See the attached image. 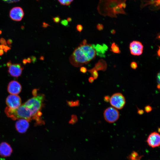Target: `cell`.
I'll return each instance as SVG.
<instances>
[{
	"mask_svg": "<svg viewBox=\"0 0 160 160\" xmlns=\"http://www.w3.org/2000/svg\"><path fill=\"white\" fill-rule=\"evenodd\" d=\"M22 62H23V64L24 65H26L27 63V61L26 59H23V60Z\"/></svg>",
	"mask_w": 160,
	"mask_h": 160,
	"instance_id": "ab89813d",
	"label": "cell"
},
{
	"mask_svg": "<svg viewBox=\"0 0 160 160\" xmlns=\"http://www.w3.org/2000/svg\"><path fill=\"white\" fill-rule=\"evenodd\" d=\"M92 46L95 50L96 55L101 57H105V54L108 49V46L105 44H103L102 45L99 44L96 45L92 44Z\"/></svg>",
	"mask_w": 160,
	"mask_h": 160,
	"instance_id": "5bb4252c",
	"label": "cell"
},
{
	"mask_svg": "<svg viewBox=\"0 0 160 160\" xmlns=\"http://www.w3.org/2000/svg\"><path fill=\"white\" fill-rule=\"evenodd\" d=\"M130 66L131 68L133 69H135L137 67V64L136 62L132 61L131 63Z\"/></svg>",
	"mask_w": 160,
	"mask_h": 160,
	"instance_id": "7402d4cb",
	"label": "cell"
},
{
	"mask_svg": "<svg viewBox=\"0 0 160 160\" xmlns=\"http://www.w3.org/2000/svg\"><path fill=\"white\" fill-rule=\"evenodd\" d=\"M152 110V107L150 105H147L144 108L145 111L147 113L151 112Z\"/></svg>",
	"mask_w": 160,
	"mask_h": 160,
	"instance_id": "44dd1931",
	"label": "cell"
},
{
	"mask_svg": "<svg viewBox=\"0 0 160 160\" xmlns=\"http://www.w3.org/2000/svg\"><path fill=\"white\" fill-rule=\"evenodd\" d=\"M6 104L7 107L11 109H16L21 105L20 97L17 95L11 94L6 99Z\"/></svg>",
	"mask_w": 160,
	"mask_h": 160,
	"instance_id": "8992f818",
	"label": "cell"
},
{
	"mask_svg": "<svg viewBox=\"0 0 160 160\" xmlns=\"http://www.w3.org/2000/svg\"><path fill=\"white\" fill-rule=\"evenodd\" d=\"M60 23L62 25L65 26H66L68 25V22L66 20H62Z\"/></svg>",
	"mask_w": 160,
	"mask_h": 160,
	"instance_id": "cb8c5ba5",
	"label": "cell"
},
{
	"mask_svg": "<svg viewBox=\"0 0 160 160\" xmlns=\"http://www.w3.org/2000/svg\"><path fill=\"white\" fill-rule=\"evenodd\" d=\"M110 50L114 53L119 54L121 52L118 46L114 42L112 43Z\"/></svg>",
	"mask_w": 160,
	"mask_h": 160,
	"instance_id": "2e32d148",
	"label": "cell"
},
{
	"mask_svg": "<svg viewBox=\"0 0 160 160\" xmlns=\"http://www.w3.org/2000/svg\"></svg>",
	"mask_w": 160,
	"mask_h": 160,
	"instance_id": "f907efd6",
	"label": "cell"
},
{
	"mask_svg": "<svg viewBox=\"0 0 160 160\" xmlns=\"http://www.w3.org/2000/svg\"><path fill=\"white\" fill-rule=\"evenodd\" d=\"M156 87L158 89H159L160 87V84H158L156 86Z\"/></svg>",
	"mask_w": 160,
	"mask_h": 160,
	"instance_id": "c3c4849f",
	"label": "cell"
},
{
	"mask_svg": "<svg viewBox=\"0 0 160 160\" xmlns=\"http://www.w3.org/2000/svg\"><path fill=\"white\" fill-rule=\"evenodd\" d=\"M29 122L25 119H19L15 123V128L16 130L20 133H25L29 127Z\"/></svg>",
	"mask_w": 160,
	"mask_h": 160,
	"instance_id": "7c38bea8",
	"label": "cell"
},
{
	"mask_svg": "<svg viewBox=\"0 0 160 160\" xmlns=\"http://www.w3.org/2000/svg\"><path fill=\"white\" fill-rule=\"evenodd\" d=\"M77 30L80 33H81L83 29L82 25L81 24H78L76 26Z\"/></svg>",
	"mask_w": 160,
	"mask_h": 160,
	"instance_id": "603a6c76",
	"label": "cell"
},
{
	"mask_svg": "<svg viewBox=\"0 0 160 160\" xmlns=\"http://www.w3.org/2000/svg\"><path fill=\"white\" fill-rule=\"evenodd\" d=\"M110 97L108 95H106L104 97V100L106 102H109L110 100Z\"/></svg>",
	"mask_w": 160,
	"mask_h": 160,
	"instance_id": "4dcf8cb0",
	"label": "cell"
},
{
	"mask_svg": "<svg viewBox=\"0 0 160 160\" xmlns=\"http://www.w3.org/2000/svg\"><path fill=\"white\" fill-rule=\"evenodd\" d=\"M6 50H8L11 49V48L7 45H5V46L4 49Z\"/></svg>",
	"mask_w": 160,
	"mask_h": 160,
	"instance_id": "b9f144b4",
	"label": "cell"
},
{
	"mask_svg": "<svg viewBox=\"0 0 160 160\" xmlns=\"http://www.w3.org/2000/svg\"><path fill=\"white\" fill-rule=\"evenodd\" d=\"M78 121V118L76 115H72L71 116V119L69 121V124H73L76 123Z\"/></svg>",
	"mask_w": 160,
	"mask_h": 160,
	"instance_id": "ac0fdd59",
	"label": "cell"
},
{
	"mask_svg": "<svg viewBox=\"0 0 160 160\" xmlns=\"http://www.w3.org/2000/svg\"><path fill=\"white\" fill-rule=\"evenodd\" d=\"M60 18L59 16H57L53 18L54 22L56 23H59L60 21Z\"/></svg>",
	"mask_w": 160,
	"mask_h": 160,
	"instance_id": "83f0119b",
	"label": "cell"
},
{
	"mask_svg": "<svg viewBox=\"0 0 160 160\" xmlns=\"http://www.w3.org/2000/svg\"><path fill=\"white\" fill-rule=\"evenodd\" d=\"M91 73L92 76L94 78V79H96L98 76V74L97 71L96 70H93L89 72Z\"/></svg>",
	"mask_w": 160,
	"mask_h": 160,
	"instance_id": "ffe728a7",
	"label": "cell"
},
{
	"mask_svg": "<svg viewBox=\"0 0 160 160\" xmlns=\"http://www.w3.org/2000/svg\"><path fill=\"white\" fill-rule=\"evenodd\" d=\"M115 32H116V31L115 30H111V33L112 34H114L115 33Z\"/></svg>",
	"mask_w": 160,
	"mask_h": 160,
	"instance_id": "bcb514c9",
	"label": "cell"
},
{
	"mask_svg": "<svg viewBox=\"0 0 160 160\" xmlns=\"http://www.w3.org/2000/svg\"><path fill=\"white\" fill-rule=\"evenodd\" d=\"M96 52L91 44L87 43L84 39L80 45L76 47L70 56L69 60L71 64L76 67H79L87 64L95 58Z\"/></svg>",
	"mask_w": 160,
	"mask_h": 160,
	"instance_id": "6da1fadb",
	"label": "cell"
},
{
	"mask_svg": "<svg viewBox=\"0 0 160 160\" xmlns=\"http://www.w3.org/2000/svg\"><path fill=\"white\" fill-rule=\"evenodd\" d=\"M9 15L11 19L14 21H19L23 18L24 12L21 7H15L10 10Z\"/></svg>",
	"mask_w": 160,
	"mask_h": 160,
	"instance_id": "ba28073f",
	"label": "cell"
},
{
	"mask_svg": "<svg viewBox=\"0 0 160 160\" xmlns=\"http://www.w3.org/2000/svg\"><path fill=\"white\" fill-rule=\"evenodd\" d=\"M12 65V63L11 62V61L10 60L7 63V67L9 68Z\"/></svg>",
	"mask_w": 160,
	"mask_h": 160,
	"instance_id": "74e56055",
	"label": "cell"
},
{
	"mask_svg": "<svg viewBox=\"0 0 160 160\" xmlns=\"http://www.w3.org/2000/svg\"><path fill=\"white\" fill-rule=\"evenodd\" d=\"M160 73H157V81L158 84H160Z\"/></svg>",
	"mask_w": 160,
	"mask_h": 160,
	"instance_id": "d6a6232c",
	"label": "cell"
},
{
	"mask_svg": "<svg viewBox=\"0 0 160 160\" xmlns=\"http://www.w3.org/2000/svg\"><path fill=\"white\" fill-rule=\"evenodd\" d=\"M159 47V49L157 51V54L158 56L159 57H160V47L159 46H158Z\"/></svg>",
	"mask_w": 160,
	"mask_h": 160,
	"instance_id": "f35d334b",
	"label": "cell"
},
{
	"mask_svg": "<svg viewBox=\"0 0 160 160\" xmlns=\"http://www.w3.org/2000/svg\"><path fill=\"white\" fill-rule=\"evenodd\" d=\"M109 102L112 107L117 110H120L124 106L126 101L125 98L122 94L116 92L110 97Z\"/></svg>",
	"mask_w": 160,
	"mask_h": 160,
	"instance_id": "277c9868",
	"label": "cell"
},
{
	"mask_svg": "<svg viewBox=\"0 0 160 160\" xmlns=\"http://www.w3.org/2000/svg\"><path fill=\"white\" fill-rule=\"evenodd\" d=\"M37 90L36 89H34L33 91V94L34 96H36L37 95Z\"/></svg>",
	"mask_w": 160,
	"mask_h": 160,
	"instance_id": "d590c367",
	"label": "cell"
},
{
	"mask_svg": "<svg viewBox=\"0 0 160 160\" xmlns=\"http://www.w3.org/2000/svg\"><path fill=\"white\" fill-rule=\"evenodd\" d=\"M4 53V51L3 50L0 49V56L2 55Z\"/></svg>",
	"mask_w": 160,
	"mask_h": 160,
	"instance_id": "ee69618b",
	"label": "cell"
},
{
	"mask_svg": "<svg viewBox=\"0 0 160 160\" xmlns=\"http://www.w3.org/2000/svg\"><path fill=\"white\" fill-rule=\"evenodd\" d=\"M5 113L9 117L13 120L25 119L29 122L32 119L31 113L29 109L24 104L17 108L11 109L7 107Z\"/></svg>",
	"mask_w": 160,
	"mask_h": 160,
	"instance_id": "7a4b0ae2",
	"label": "cell"
},
{
	"mask_svg": "<svg viewBox=\"0 0 160 160\" xmlns=\"http://www.w3.org/2000/svg\"><path fill=\"white\" fill-rule=\"evenodd\" d=\"M60 4L63 5H69L73 0H58Z\"/></svg>",
	"mask_w": 160,
	"mask_h": 160,
	"instance_id": "d6986e66",
	"label": "cell"
},
{
	"mask_svg": "<svg viewBox=\"0 0 160 160\" xmlns=\"http://www.w3.org/2000/svg\"><path fill=\"white\" fill-rule=\"evenodd\" d=\"M45 96L40 94L34 96L26 101L24 104L29 109L31 115L32 119L35 120L36 114L43 106Z\"/></svg>",
	"mask_w": 160,
	"mask_h": 160,
	"instance_id": "3957f363",
	"label": "cell"
},
{
	"mask_svg": "<svg viewBox=\"0 0 160 160\" xmlns=\"http://www.w3.org/2000/svg\"><path fill=\"white\" fill-rule=\"evenodd\" d=\"M67 20L68 22H71L72 21V19L71 17H68Z\"/></svg>",
	"mask_w": 160,
	"mask_h": 160,
	"instance_id": "f6af8a7d",
	"label": "cell"
},
{
	"mask_svg": "<svg viewBox=\"0 0 160 160\" xmlns=\"http://www.w3.org/2000/svg\"><path fill=\"white\" fill-rule=\"evenodd\" d=\"M7 89L8 92L11 94L17 95L21 90L22 86L18 82L13 80L9 83Z\"/></svg>",
	"mask_w": 160,
	"mask_h": 160,
	"instance_id": "8fae6325",
	"label": "cell"
},
{
	"mask_svg": "<svg viewBox=\"0 0 160 160\" xmlns=\"http://www.w3.org/2000/svg\"><path fill=\"white\" fill-rule=\"evenodd\" d=\"M0 43L1 45L5 46L7 45V42L4 39L1 38L0 39Z\"/></svg>",
	"mask_w": 160,
	"mask_h": 160,
	"instance_id": "484cf974",
	"label": "cell"
},
{
	"mask_svg": "<svg viewBox=\"0 0 160 160\" xmlns=\"http://www.w3.org/2000/svg\"><path fill=\"white\" fill-rule=\"evenodd\" d=\"M28 63H30L31 62V59L30 57H28L26 59Z\"/></svg>",
	"mask_w": 160,
	"mask_h": 160,
	"instance_id": "60d3db41",
	"label": "cell"
},
{
	"mask_svg": "<svg viewBox=\"0 0 160 160\" xmlns=\"http://www.w3.org/2000/svg\"><path fill=\"white\" fill-rule=\"evenodd\" d=\"M49 26H50V25L48 24L45 22H43V23L42 27L44 28H47Z\"/></svg>",
	"mask_w": 160,
	"mask_h": 160,
	"instance_id": "e575fe53",
	"label": "cell"
},
{
	"mask_svg": "<svg viewBox=\"0 0 160 160\" xmlns=\"http://www.w3.org/2000/svg\"><path fill=\"white\" fill-rule=\"evenodd\" d=\"M97 29L99 31H101L104 28L103 25L101 24H98L96 26Z\"/></svg>",
	"mask_w": 160,
	"mask_h": 160,
	"instance_id": "d4e9b609",
	"label": "cell"
},
{
	"mask_svg": "<svg viewBox=\"0 0 160 160\" xmlns=\"http://www.w3.org/2000/svg\"><path fill=\"white\" fill-rule=\"evenodd\" d=\"M5 46L3 45H0V49L3 50L4 49Z\"/></svg>",
	"mask_w": 160,
	"mask_h": 160,
	"instance_id": "7bdbcfd3",
	"label": "cell"
},
{
	"mask_svg": "<svg viewBox=\"0 0 160 160\" xmlns=\"http://www.w3.org/2000/svg\"><path fill=\"white\" fill-rule=\"evenodd\" d=\"M12 42V41L11 39H9L7 40V43L9 44H11Z\"/></svg>",
	"mask_w": 160,
	"mask_h": 160,
	"instance_id": "8d00e7d4",
	"label": "cell"
},
{
	"mask_svg": "<svg viewBox=\"0 0 160 160\" xmlns=\"http://www.w3.org/2000/svg\"><path fill=\"white\" fill-rule=\"evenodd\" d=\"M129 48L131 54L135 56H139L143 53V46L140 41H133L129 44Z\"/></svg>",
	"mask_w": 160,
	"mask_h": 160,
	"instance_id": "52a82bcc",
	"label": "cell"
},
{
	"mask_svg": "<svg viewBox=\"0 0 160 160\" xmlns=\"http://www.w3.org/2000/svg\"><path fill=\"white\" fill-rule=\"evenodd\" d=\"M12 150L10 145L6 142L0 143V155L5 157L9 156L11 154Z\"/></svg>",
	"mask_w": 160,
	"mask_h": 160,
	"instance_id": "4fadbf2b",
	"label": "cell"
},
{
	"mask_svg": "<svg viewBox=\"0 0 160 160\" xmlns=\"http://www.w3.org/2000/svg\"><path fill=\"white\" fill-rule=\"evenodd\" d=\"M137 113L140 115H143L144 113V111L142 109H137Z\"/></svg>",
	"mask_w": 160,
	"mask_h": 160,
	"instance_id": "1f68e13d",
	"label": "cell"
},
{
	"mask_svg": "<svg viewBox=\"0 0 160 160\" xmlns=\"http://www.w3.org/2000/svg\"><path fill=\"white\" fill-rule=\"evenodd\" d=\"M8 3H12L19 1L20 0H2Z\"/></svg>",
	"mask_w": 160,
	"mask_h": 160,
	"instance_id": "f1b7e54d",
	"label": "cell"
},
{
	"mask_svg": "<svg viewBox=\"0 0 160 160\" xmlns=\"http://www.w3.org/2000/svg\"><path fill=\"white\" fill-rule=\"evenodd\" d=\"M40 59L41 60H43L44 59V57L43 56H41L40 58Z\"/></svg>",
	"mask_w": 160,
	"mask_h": 160,
	"instance_id": "7dc6e473",
	"label": "cell"
},
{
	"mask_svg": "<svg viewBox=\"0 0 160 160\" xmlns=\"http://www.w3.org/2000/svg\"><path fill=\"white\" fill-rule=\"evenodd\" d=\"M103 117L106 122L113 123L118 120L119 117V112L114 108L109 107L106 108L104 111Z\"/></svg>",
	"mask_w": 160,
	"mask_h": 160,
	"instance_id": "5b68a950",
	"label": "cell"
},
{
	"mask_svg": "<svg viewBox=\"0 0 160 160\" xmlns=\"http://www.w3.org/2000/svg\"><path fill=\"white\" fill-rule=\"evenodd\" d=\"M2 33V31L1 30H0V35Z\"/></svg>",
	"mask_w": 160,
	"mask_h": 160,
	"instance_id": "681fc988",
	"label": "cell"
},
{
	"mask_svg": "<svg viewBox=\"0 0 160 160\" xmlns=\"http://www.w3.org/2000/svg\"><path fill=\"white\" fill-rule=\"evenodd\" d=\"M30 57L31 59V61L33 63H34L37 61V58L35 56H32Z\"/></svg>",
	"mask_w": 160,
	"mask_h": 160,
	"instance_id": "f546056e",
	"label": "cell"
},
{
	"mask_svg": "<svg viewBox=\"0 0 160 160\" xmlns=\"http://www.w3.org/2000/svg\"><path fill=\"white\" fill-rule=\"evenodd\" d=\"M147 142L149 146L152 148H155L159 146L160 135L156 132L151 133L148 136Z\"/></svg>",
	"mask_w": 160,
	"mask_h": 160,
	"instance_id": "9c48e42d",
	"label": "cell"
},
{
	"mask_svg": "<svg viewBox=\"0 0 160 160\" xmlns=\"http://www.w3.org/2000/svg\"><path fill=\"white\" fill-rule=\"evenodd\" d=\"M107 67L106 62L103 59H100L95 65V66L92 68L88 70V72L93 70H96L97 71H105Z\"/></svg>",
	"mask_w": 160,
	"mask_h": 160,
	"instance_id": "9a60e30c",
	"label": "cell"
},
{
	"mask_svg": "<svg viewBox=\"0 0 160 160\" xmlns=\"http://www.w3.org/2000/svg\"><path fill=\"white\" fill-rule=\"evenodd\" d=\"M67 102L68 105L71 107L78 106L79 105V100H76L74 101H67Z\"/></svg>",
	"mask_w": 160,
	"mask_h": 160,
	"instance_id": "e0dca14e",
	"label": "cell"
},
{
	"mask_svg": "<svg viewBox=\"0 0 160 160\" xmlns=\"http://www.w3.org/2000/svg\"><path fill=\"white\" fill-rule=\"evenodd\" d=\"M87 71V68L84 66L81 67L80 68V71L83 73H85Z\"/></svg>",
	"mask_w": 160,
	"mask_h": 160,
	"instance_id": "4316f807",
	"label": "cell"
},
{
	"mask_svg": "<svg viewBox=\"0 0 160 160\" xmlns=\"http://www.w3.org/2000/svg\"><path fill=\"white\" fill-rule=\"evenodd\" d=\"M94 78L92 76L90 77L88 79V81L90 83H92L94 80Z\"/></svg>",
	"mask_w": 160,
	"mask_h": 160,
	"instance_id": "836d02e7",
	"label": "cell"
},
{
	"mask_svg": "<svg viewBox=\"0 0 160 160\" xmlns=\"http://www.w3.org/2000/svg\"><path fill=\"white\" fill-rule=\"evenodd\" d=\"M24 69L20 63H14L9 68L8 72L12 76L18 77L20 76Z\"/></svg>",
	"mask_w": 160,
	"mask_h": 160,
	"instance_id": "30bf717a",
	"label": "cell"
}]
</instances>
